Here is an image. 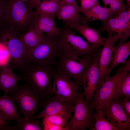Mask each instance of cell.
I'll list each match as a JSON object with an SVG mask.
<instances>
[{
  "label": "cell",
  "mask_w": 130,
  "mask_h": 130,
  "mask_svg": "<svg viewBox=\"0 0 130 130\" xmlns=\"http://www.w3.org/2000/svg\"><path fill=\"white\" fill-rule=\"evenodd\" d=\"M113 58L109 70L105 77L109 75L113 70L121 64H124L130 54V41L119 42L112 48Z\"/></svg>",
  "instance_id": "cell-21"
},
{
  "label": "cell",
  "mask_w": 130,
  "mask_h": 130,
  "mask_svg": "<svg viewBox=\"0 0 130 130\" xmlns=\"http://www.w3.org/2000/svg\"><path fill=\"white\" fill-rule=\"evenodd\" d=\"M8 94L17 104L21 114L24 116L23 121L34 119L36 112L43 106L44 101L42 98L27 83L16 86Z\"/></svg>",
  "instance_id": "cell-5"
},
{
  "label": "cell",
  "mask_w": 130,
  "mask_h": 130,
  "mask_svg": "<svg viewBox=\"0 0 130 130\" xmlns=\"http://www.w3.org/2000/svg\"><path fill=\"white\" fill-rule=\"evenodd\" d=\"M61 0H43L35 7L37 14L48 15L54 18L60 7Z\"/></svg>",
  "instance_id": "cell-24"
},
{
  "label": "cell",
  "mask_w": 130,
  "mask_h": 130,
  "mask_svg": "<svg viewBox=\"0 0 130 130\" xmlns=\"http://www.w3.org/2000/svg\"><path fill=\"white\" fill-rule=\"evenodd\" d=\"M41 0H29L26 3L29 8L31 10L35 8L41 1Z\"/></svg>",
  "instance_id": "cell-37"
},
{
  "label": "cell",
  "mask_w": 130,
  "mask_h": 130,
  "mask_svg": "<svg viewBox=\"0 0 130 130\" xmlns=\"http://www.w3.org/2000/svg\"><path fill=\"white\" fill-rule=\"evenodd\" d=\"M102 22V25L99 28V31H106L108 35L117 33L119 37V42H125L130 37V25L111 17Z\"/></svg>",
  "instance_id": "cell-16"
},
{
  "label": "cell",
  "mask_w": 130,
  "mask_h": 130,
  "mask_svg": "<svg viewBox=\"0 0 130 130\" xmlns=\"http://www.w3.org/2000/svg\"><path fill=\"white\" fill-rule=\"evenodd\" d=\"M128 8L130 7V0H126Z\"/></svg>",
  "instance_id": "cell-40"
},
{
  "label": "cell",
  "mask_w": 130,
  "mask_h": 130,
  "mask_svg": "<svg viewBox=\"0 0 130 130\" xmlns=\"http://www.w3.org/2000/svg\"><path fill=\"white\" fill-rule=\"evenodd\" d=\"M67 27L77 31L95 49H98L103 46L106 39L102 36L99 30L88 25L73 24Z\"/></svg>",
  "instance_id": "cell-18"
},
{
  "label": "cell",
  "mask_w": 130,
  "mask_h": 130,
  "mask_svg": "<svg viewBox=\"0 0 130 130\" xmlns=\"http://www.w3.org/2000/svg\"><path fill=\"white\" fill-rule=\"evenodd\" d=\"M119 40L118 35L110 34L108 35L107 38L104 41L98 61L100 77L95 91L99 89L104 82L112 62V48L116 42Z\"/></svg>",
  "instance_id": "cell-13"
},
{
  "label": "cell",
  "mask_w": 130,
  "mask_h": 130,
  "mask_svg": "<svg viewBox=\"0 0 130 130\" xmlns=\"http://www.w3.org/2000/svg\"><path fill=\"white\" fill-rule=\"evenodd\" d=\"M129 69H130V60L123 64L115 75L105 77L100 88L94 94L93 100L90 104V107L95 110L94 113L100 109L105 103L117 97L119 79L123 72Z\"/></svg>",
  "instance_id": "cell-8"
},
{
  "label": "cell",
  "mask_w": 130,
  "mask_h": 130,
  "mask_svg": "<svg viewBox=\"0 0 130 130\" xmlns=\"http://www.w3.org/2000/svg\"><path fill=\"white\" fill-rule=\"evenodd\" d=\"M101 50L99 48L94 55L93 60L85 73L82 80L84 92L82 94L86 102L89 104L93 100V95L100 78L98 61Z\"/></svg>",
  "instance_id": "cell-12"
},
{
  "label": "cell",
  "mask_w": 130,
  "mask_h": 130,
  "mask_svg": "<svg viewBox=\"0 0 130 130\" xmlns=\"http://www.w3.org/2000/svg\"><path fill=\"white\" fill-rule=\"evenodd\" d=\"M79 87L70 78L55 70L53 77L52 91L53 94L57 99L74 105L81 92L79 90Z\"/></svg>",
  "instance_id": "cell-10"
},
{
  "label": "cell",
  "mask_w": 130,
  "mask_h": 130,
  "mask_svg": "<svg viewBox=\"0 0 130 130\" xmlns=\"http://www.w3.org/2000/svg\"><path fill=\"white\" fill-rule=\"evenodd\" d=\"M46 36L43 32L33 26L19 36L26 51L34 48L44 41Z\"/></svg>",
  "instance_id": "cell-20"
},
{
  "label": "cell",
  "mask_w": 130,
  "mask_h": 130,
  "mask_svg": "<svg viewBox=\"0 0 130 130\" xmlns=\"http://www.w3.org/2000/svg\"><path fill=\"white\" fill-rule=\"evenodd\" d=\"M19 130H43V128L40 125L39 121L37 119L23 121L17 123L15 125Z\"/></svg>",
  "instance_id": "cell-28"
},
{
  "label": "cell",
  "mask_w": 130,
  "mask_h": 130,
  "mask_svg": "<svg viewBox=\"0 0 130 130\" xmlns=\"http://www.w3.org/2000/svg\"><path fill=\"white\" fill-rule=\"evenodd\" d=\"M60 54L59 35L46 34L44 41L26 51L24 59L26 65L39 64L54 66Z\"/></svg>",
  "instance_id": "cell-4"
},
{
  "label": "cell",
  "mask_w": 130,
  "mask_h": 130,
  "mask_svg": "<svg viewBox=\"0 0 130 130\" xmlns=\"http://www.w3.org/2000/svg\"><path fill=\"white\" fill-rule=\"evenodd\" d=\"M54 71L53 66L32 64L26 65L20 77L44 101L53 94L52 86Z\"/></svg>",
  "instance_id": "cell-1"
},
{
  "label": "cell",
  "mask_w": 130,
  "mask_h": 130,
  "mask_svg": "<svg viewBox=\"0 0 130 130\" xmlns=\"http://www.w3.org/2000/svg\"><path fill=\"white\" fill-rule=\"evenodd\" d=\"M94 114L95 123L91 130H117L104 116L101 109Z\"/></svg>",
  "instance_id": "cell-26"
},
{
  "label": "cell",
  "mask_w": 130,
  "mask_h": 130,
  "mask_svg": "<svg viewBox=\"0 0 130 130\" xmlns=\"http://www.w3.org/2000/svg\"><path fill=\"white\" fill-rule=\"evenodd\" d=\"M130 70L123 72L119 80L117 97H130Z\"/></svg>",
  "instance_id": "cell-25"
},
{
  "label": "cell",
  "mask_w": 130,
  "mask_h": 130,
  "mask_svg": "<svg viewBox=\"0 0 130 130\" xmlns=\"http://www.w3.org/2000/svg\"><path fill=\"white\" fill-rule=\"evenodd\" d=\"M0 115L5 119L15 120L17 123L24 121V117L19 113L16 104L10 96H0Z\"/></svg>",
  "instance_id": "cell-17"
},
{
  "label": "cell",
  "mask_w": 130,
  "mask_h": 130,
  "mask_svg": "<svg viewBox=\"0 0 130 130\" xmlns=\"http://www.w3.org/2000/svg\"><path fill=\"white\" fill-rule=\"evenodd\" d=\"M54 18L48 15L38 14L34 26L48 35H59L60 34L59 28L56 25Z\"/></svg>",
  "instance_id": "cell-22"
},
{
  "label": "cell",
  "mask_w": 130,
  "mask_h": 130,
  "mask_svg": "<svg viewBox=\"0 0 130 130\" xmlns=\"http://www.w3.org/2000/svg\"><path fill=\"white\" fill-rule=\"evenodd\" d=\"M12 0L17 1H21L24 3H26L29 0Z\"/></svg>",
  "instance_id": "cell-41"
},
{
  "label": "cell",
  "mask_w": 130,
  "mask_h": 130,
  "mask_svg": "<svg viewBox=\"0 0 130 130\" xmlns=\"http://www.w3.org/2000/svg\"><path fill=\"white\" fill-rule=\"evenodd\" d=\"M69 120L65 117L59 114L53 115L43 118V123H48L64 127L68 126Z\"/></svg>",
  "instance_id": "cell-27"
},
{
  "label": "cell",
  "mask_w": 130,
  "mask_h": 130,
  "mask_svg": "<svg viewBox=\"0 0 130 130\" xmlns=\"http://www.w3.org/2000/svg\"><path fill=\"white\" fill-rule=\"evenodd\" d=\"M116 98L127 116L130 118V97H125L124 98L117 97Z\"/></svg>",
  "instance_id": "cell-31"
},
{
  "label": "cell",
  "mask_w": 130,
  "mask_h": 130,
  "mask_svg": "<svg viewBox=\"0 0 130 130\" xmlns=\"http://www.w3.org/2000/svg\"><path fill=\"white\" fill-rule=\"evenodd\" d=\"M11 65L8 64L0 67V90L8 95L9 92L16 86L18 82L22 79L20 76L14 73Z\"/></svg>",
  "instance_id": "cell-19"
},
{
  "label": "cell",
  "mask_w": 130,
  "mask_h": 130,
  "mask_svg": "<svg viewBox=\"0 0 130 130\" xmlns=\"http://www.w3.org/2000/svg\"></svg>",
  "instance_id": "cell-44"
},
{
  "label": "cell",
  "mask_w": 130,
  "mask_h": 130,
  "mask_svg": "<svg viewBox=\"0 0 130 130\" xmlns=\"http://www.w3.org/2000/svg\"><path fill=\"white\" fill-rule=\"evenodd\" d=\"M79 11L84 15L87 21L91 22L97 20L105 21L116 13L110 8L103 7L100 5L87 10L79 8Z\"/></svg>",
  "instance_id": "cell-23"
},
{
  "label": "cell",
  "mask_w": 130,
  "mask_h": 130,
  "mask_svg": "<svg viewBox=\"0 0 130 130\" xmlns=\"http://www.w3.org/2000/svg\"><path fill=\"white\" fill-rule=\"evenodd\" d=\"M78 6L66 5L60 6L56 16L61 20L65 26L76 24L88 25L87 21L85 17L80 14Z\"/></svg>",
  "instance_id": "cell-15"
},
{
  "label": "cell",
  "mask_w": 130,
  "mask_h": 130,
  "mask_svg": "<svg viewBox=\"0 0 130 130\" xmlns=\"http://www.w3.org/2000/svg\"><path fill=\"white\" fill-rule=\"evenodd\" d=\"M7 51L5 46L0 42V67L7 64L6 63Z\"/></svg>",
  "instance_id": "cell-34"
},
{
  "label": "cell",
  "mask_w": 130,
  "mask_h": 130,
  "mask_svg": "<svg viewBox=\"0 0 130 130\" xmlns=\"http://www.w3.org/2000/svg\"><path fill=\"white\" fill-rule=\"evenodd\" d=\"M80 9L87 10L90 9L97 5L92 0H80Z\"/></svg>",
  "instance_id": "cell-35"
},
{
  "label": "cell",
  "mask_w": 130,
  "mask_h": 130,
  "mask_svg": "<svg viewBox=\"0 0 130 130\" xmlns=\"http://www.w3.org/2000/svg\"><path fill=\"white\" fill-rule=\"evenodd\" d=\"M43 130H69L68 126L66 127L54 124L48 123H42Z\"/></svg>",
  "instance_id": "cell-36"
},
{
  "label": "cell",
  "mask_w": 130,
  "mask_h": 130,
  "mask_svg": "<svg viewBox=\"0 0 130 130\" xmlns=\"http://www.w3.org/2000/svg\"><path fill=\"white\" fill-rule=\"evenodd\" d=\"M109 5L110 8L116 13L125 10L128 8L124 0H112Z\"/></svg>",
  "instance_id": "cell-30"
},
{
  "label": "cell",
  "mask_w": 130,
  "mask_h": 130,
  "mask_svg": "<svg viewBox=\"0 0 130 130\" xmlns=\"http://www.w3.org/2000/svg\"><path fill=\"white\" fill-rule=\"evenodd\" d=\"M111 17L117 18L122 22L130 25V7L116 13Z\"/></svg>",
  "instance_id": "cell-29"
},
{
  "label": "cell",
  "mask_w": 130,
  "mask_h": 130,
  "mask_svg": "<svg viewBox=\"0 0 130 130\" xmlns=\"http://www.w3.org/2000/svg\"><path fill=\"white\" fill-rule=\"evenodd\" d=\"M10 121L0 115V130H17L15 125L12 126L11 125Z\"/></svg>",
  "instance_id": "cell-33"
},
{
  "label": "cell",
  "mask_w": 130,
  "mask_h": 130,
  "mask_svg": "<svg viewBox=\"0 0 130 130\" xmlns=\"http://www.w3.org/2000/svg\"><path fill=\"white\" fill-rule=\"evenodd\" d=\"M74 105V113L68 123L69 130H91L95 123L94 110L87 103L82 92Z\"/></svg>",
  "instance_id": "cell-9"
},
{
  "label": "cell",
  "mask_w": 130,
  "mask_h": 130,
  "mask_svg": "<svg viewBox=\"0 0 130 130\" xmlns=\"http://www.w3.org/2000/svg\"><path fill=\"white\" fill-rule=\"evenodd\" d=\"M43 107V109L35 116L34 119L43 118L51 115L59 114L69 120L74 110V105L69 102L60 100L53 94L49 98L44 101Z\"/></svg>",
  "instance_id": "cell-14"
},
{
  "label": "cell",
  "mask_w": 130,
  "mask_h": 130,
  "mask_svg": "<svg viewBox=\"0 0 130 130\" xmlns=\"http://www.w3.org/2000/svg\"><path fill=\"white\" fill-rule=\"evenodd\" d=\"M59 46L60 53L73 58L94 56L98 49L65 26L59 28Z\"/></svg>",
  "instance_id": "cell-3"
},
{
  "label": "cell",
  "mask_w": 130,
  "mask_h": 130,
  "mask_svg": "<svg viewBox=\"0 0 130 130\" xmlns=\"http://www.w3.org/2000/svg\"><path fill=\"white\" fill-rule=\"evenodd\" d=\"M66 5H72L78 6L77 0H61L60 6Z\"/></svg>",
  "instance_id": "cell-38"
},
{
  "label": "cell",
  "mask_w": 130,
  "mask_h": 130,
  "mask_svg": "<svg viewBox=\"0 0 130 130\" xmlns=\"http://www.w3.org/2000/svg\"><path fill=\"white\" fill-rule=\"evenodd\" d=\"M100 109L104 116L117 130H130V118L116 98L105 103Z\"/></svg>",
  "instance_id": "cell-11"
},
{
  "label": "cell",
  "mask_w": 130,
  "mask_h": 130,
  "mask_svg": "<svg viewBox=\"0 0 130 130\" xmlns=\"http://www.w3.org/2000/svg\"><path fill=\"white\" fill-rule=\"evenodd\" d=\"M97 5H99L98 0H92Z\"/></svg>",
  "instance_id": "cell-42"
},
{
  "label": "cell",
  "mask_w": 130,
  "mask_h": 130,
  "mask_svg": "<svg viewBox=\"0 0 130 130\" xmlns=\"http://www.w3.org/2000/svg\"><path fill=\"white\" fill-rule=\"evenodd\" d=\"M104 3V7H107V6L108 5H110L112 0H101Z\"/></svg>",
  "instance_id": "cell-39"
},
{
  "label": "cell",
  "mask_w": 130,
  "mask_h": 130,
  "mask_svg": "<svg viewBox=\"0 0 130 130\" xmlns=\"http://www.w3.org/2000/svg\"><path fill=\"white\" fill-rule=\"evenodd\" d=\"M6 4V0H0V30L6 24L5 19Z\"/></svg>",
  "instance_id": "cell-32"
},
{
  "label": "cell",
  "mask_w": 130,
  "mask_h": 130,
  "mask_svg": "<svg viewBox=\"0 0 130 130\" xmlns=\"http://www.w3.org/2000/svg\"><path fill=\"white\" fill-rule=\"evenodd\" d=\"M94 55L73 58L60 54L53 66L55 71L72 78L80 87L84 76L91 64Z\"/></svg>",
  "instance_id": "cell-6"
},
{
  "label": "cell",
  "mask_w": 130,
  "mask_h": 130,
  "mask_svg": "<svg viewBox=\"0 0 130 130\" xmlns=\"http://www.w3.org/2000/svg\"></svg>",
  "instance_id": "cell-43"
},
{
  "label": "cell",
  "mask_w": 130,
  "mask_h": 130,
  "mask_svg": "<svg viewBox=\"0 0 130 130\" xmlns=\"http://www.w3.org/2000/svg\"><path fill=\"white\" fill-rule=\"evenodd\" d=\"M0 42L7 49L12 66L22 72L26 65L24 59L26 50L18 34L7 25L0 30Z\"/></svg>",
  "instance_id": "cell-7"
},
{
  "label": "cell",
  "mask_w": 130,
  "mask_h": 130,
  "mask_svg": "<svg viewBox=\"0 0 130 130\" xmlns=\"http://www.w3.org/2000/svg\"><path fill=\"white\" fill-rule=\"evenodd\" d=\"M5 19L7 25L19 35L34 26L38 14L31 10L25 3L6 0Z\"/></svg>",
  "instance_id": "cell-2"
}]
</instances>
